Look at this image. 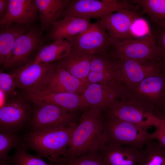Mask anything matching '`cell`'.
Wrapping results in <instances>:
<instances>
[{
	"label": "cell",
	"mask_w": 165,
	"mask_h": 165,
	"mask_svg": "<svg viewBox=\"0 0 165 165\" xmlns=\"http://www.w3.org/2000/svg\"><path fill=\"white\" fill-rule=\"evenodd\" d=\"M76 123L68 126L27 133L22 139V145L34 151L37 155L53 162L65 156Z\"/></svg>",
	"instance_id": "1"
},
{
	"label": "cell",
	"mask_w": 165,
	"mask_h": 165,
	"mask_svg": "<svg viewBox=\"0 0 165 165\" xmlns=\"http://www.w3.org/2000/svg\"><path fill=\"white\" fill-rule=\"evenodd\" d=\"M102 111L95 108H89L84 110L64 157L74 158L98 149L103 131Z\"/></svg>",
	"instance_id": "2"
},
{
	"label": "cell",
	"mask_w": 165,
	"mask_h": 165,
	"mask_svg": "<svg viewBox=\"0 0 165 165\" xmlns=\"http://www.w3.org/2000/svg\"><path fill=\"white\" fill-rule=\"evenodd\" d=\"M99 144L124 146L143 149L152 140L148 128L141 127L105 114Z\"/></svg>",
	"instance_id": "3"
},
{
	"label": "cell",
	"mask_w": 165,
	"mask_h": 165,
	"mask_svg": "<svg viewBox=\"0 0 165 165\" xmlns=\"http://www.w3.org/2000/svg\"><path fill=\"white\" fill-rule=\"evenodd\" d=\"M125 89V97L152 109L159 118L165 120V72Z\"/></svg>",
	"instance_id": "4"
},
{
	"label": "cell",
	"mask_w": 165,
	"mask_h": 165,
	"mask_svg": "<svg viewBox=\"0 0 165 165\" xmlns=\"http://www.w3.org/2000/svg\"><path fill=\"white\" fill-rule=\"evenodd\" d=\"M108 53L115 59L160 62V52L153 31L143 38L113 45Z\"/></svg>",
	"instance_id": "5"
},
{
	"label": "cell",
	"mask_w": 165,
	"mask_h": 165,
	"mask_svg": "<svg viewBox=\"0 0 165 165\" xmlns=\"http://www.w3.org/2000/svg\"><path fill=\"white\" fill-rule=\"evenodd\" d=\"M103 111L107 115L149 128L157 127L160 120L151 109L125 97L117 100Z\"/></svg>",
	"instance_id": "6"
},
{
	"label": "cell",
	"mask_w": 165,
	"mask_h": 165,
	"mask_svg": "<svg viewBox=\"0 0 165 165\" xmlns=\"http://www.w3.org/2000/svg\"><path fill=\"white\" fill-rule=\"evenodd\" d=\"M136 8L129 0H72L59 19L66 16L89 20L100 18L121 9Z\"/></svg>",
	"instance_id": "7"
},
{
	"label": "cell",
	"mask_w": 165,
	"mask_h": 165,
	"mask_svg": "<svg viewBox=\"0 0 165 165\" xmlns=\"http://www.w3.org/2000/svg\"><path fill=\"white\" fill-rule=\"evenodd\" d=\"M57 68L55 63L31 61L24 66L16 68L11 74L16 88L25 91L41 90L47 88Z\"/></svg>",
	"instance_id": "8"
},
{
	"label": "cell",
	"mask_w": 165,
	"mask_h": 165,
	"mask_svg": "<svg viewBox=\"0 0 165 165\" xmlns=\"http://www.w3.org/2000/svg\"><path fill=\"white\" fill-rule=\"evenodd\" d=\"M42 32L40 28L35 26L19 36L15 42L9 59L3 65L4 68H18L32 61V57L35 58L45 45L46 39Z\"/></svg>",
	"instance_id": "9"
},
{
	"label": "cell",
	"mask_w": 165,
	"mask_h": 165,
	"mask_svg": "<svg viewBox=\"0 0 165 165\" xmlns=\"http://www.w3.org/2000/svg\"><path fill=\"white\" fill-rule=\"evenodd\" d=\"M29 121L31 131L39 132L76 123L75 112H71L50 104H35Z\"/></svg>",
	"instance_id": "10"
},
{
	"label": "cell",
	"mask_w": 165,
	"mask_h": 165,
	"mask_svg": "<svg viewBox=\"0 0 165 165\" xmlns=\"http://www.w3.org/2000/svg\"><path fill=\"white\" fill-rule=\"evenodd\" d=\"M142 15L141 12H138L137 9H124L116 13L106 14L99 20L107 32L113 46L134 39L130 33V27L134 20Z\"/></svg>",
	"instance_id": "11"
},
{
	"label": "cell",
	"mask_w": 165,
	"mask_h": 165,
	"mask_svg": "<svg viewBox=\"0 0 165 165\" xmlns=\"http://www.w3.org/2000/svg\"><path fill=\"white\" fill-rule=\"evenodd\" d=\"M71 45L91 55L108 52L112 45L106 30L99 20L85 31L65 39Z\"/></svg>",
	"instance_id": "12"
},
{
	"label": "cell",
	"mask_w": 165,
	"mask_h": 165,
	"mask_svg": "<svg viewBox=\"0 0 165 165\" xmlns=\"http://www.w3.org/2000/svg\"><path fill=\"white\" fill-rule=\"evenodd\" d=\"M92 83L124 86L116 60L108 52L94 55L86 82L87 84Z\"/></svg>",
	"instance_id": "13"
},
{
	"label": "cell",
	"mask_w": 165,
	"mask_h": 165,
	"mask_svg": "<svg viewBox=\"0 0 165 165\" xmlns=\"http://www.w3.org/2000/svg\"><path fill=\"white\" fill-rule=\"evenodd\" d=\"M32 112L30 105L21 98L5 101L0 107V131L16 133L30 121Z\"/></svg>",
	"instance_id": "14"
},
{
	"label": "cell",
	"mask_w": 165,
	"mask_h": 165,
	"mask_svg": "<svg viewBox=\"0 0 165 165\" xmlns=\"http://www.w3.org/2000/svg\"><path fill=\"white\" fill-rule=\"evenodd\" d=\"M116 59L125 89L131 88L148 77L165 72L160 62Z\"/></svg>",
	"instance_id": "15"
},
{
	"label": "cell",
	"mask_w": 165,
	"mask_h": 165,
	"mask_svg": "<svg viewBox=\"0 0 165 165\" xmlns=\"http://www.w3.org/2000/svg\"><path fill=\"white\" fill-rule=\"evenodd\" d=\"M27 98L34 104H50L69 112H75L89 108L82 95L68 93H55L47 89L25 91Z\"/></svg>",
	"instance_id": "16"
},
{
	"label": "cell",
	"mask_w": 165,
	"mask_h": 165,
	"mask_svg": "<svg viewBox=\"0 0 165 165\" xmlns=\"http://www.w3.org/2000/svg\"><path fill=\"white\" fill-rule=\"evenodd\" d=\"M124 87L92 83L87 84L82 95L89 108L102 111L117 100L124 97Z\"/></svg>",
	"instance_id": "17"
},
{
	"label": "cell",
	"mask_w": 165,
	"mask_h": 165,
	"mask_svg": "<svg viewBox=\"0 0 165 165\" xmlns=\"http://www.w3.org/2000/svg\"><path fill=\"white\" fill-rule=\"evenodd\" d=\"M38 13L35 0H9L7 12L0 19V25H30L38 18Z\"/></svg>",
	"instance_id": "18"
},
{
	"label": "cell",
	"mask_w": 165,
	"mask_h": 165,
	"mask_svg": "<svg viewBox=\"0 0 165 165\" xmlns=\"http://www.w3.org/2000/svg\"><path fill=\"white\" fill-rule=\"evenodd\" d=\"M94 55L71 45L67 55L55 64L57 67L64 69L72 75L86 82Z\"/></svg>",
	"instance_id": "19"
},
{
	"label": "cell",
	"mask_w": 165,
	"mask_h": 165,
	"mask_svg": "<svg viewBox=\"0 0 165 165\" xmlns=\"http://www.w3.org/2000/svg\"><path fill=\"white\" fill-rule=\"evenodd\" d=\"M98 149L107 165H139L142 149L100 144Z\"/></svg>",
	"instance_id": "20"
},
{
	"label": "cell",
	"mask_w": 165,
	"mask_h": 165,
	"mask_svg": "<svg viewBox=\"0 0 165 165\" xmlns=\"http://www.w3.org/2000/svg\"><path fill=\"white\" fill-rule=\"evenodd\" d=\"M92 24L89 19L66 16L57 21L47 38L53 42L65 40L85 31Z\"/></svg>",
	"instance_id": "21"
},
{
	"label": "cell",
	"mask_w": 165,
	"mask_h": 165,
	"mask_svg": "<svg viewBox=\"0 0 165 165\" xmlns=\"http://www.w3.org/2000/svg\"><path fill=\"white\" fill-rule=\"evenodd\" d=\"M86 84V82L72 75L64 69L57 67L46 89L55 93L82 95Z\"/></svg>",
	"instance_id": "22"
},
{
	"label": "cell",
	"mask_w": 165,
	"mask_h": 165,
	"mask_svg": "<svg viewBox=\"0 0 165 165\" xmlns=\"http://www.w3.org/2000/svg\"><path fill=\"white\" fill-rule=\"evenodd\" d=\"M72 0H35L39 12L40 29L51 28Z\"/></svg>",
	"instance_id": "23"
},
{
	"label": "cell",
	"mask_w": 165,
	"mask_h": 165,
	"mask_svg": "<svg viewBox=\"0 0 165 165\" xmlns=\"http://www.w3.org/2000/svg\"><path fill=\"white\" fill-rule=\"evenodd\" d=\"M31 27L30 25L15 23L0 25V65H3L8 61L18 38L28 31Z\"/></svg>",
	"instance_id": "24"
},
{
	"label": "cell",
	"mask_w": 165,
	"mask_h": 165,
	"mask_svg": "<svg viewBox=\"0 0 165 165\" xmlns=\"http://www.w3.org/2000/svg\"><path fill=\"white\" fill-rule=\"evenodd\" d=\"M129 1L141 9L142 14L147 15L156 28L165 29V0Z\"/></svg>",
	"instance_id": "25"
},
{
	"label": "cell",
	"mask_w": 165,
	"mask_h": 165,
	"mask_svg": "<svg viewBox=\"0 0 165 165\" xmlns=\"http://www.w3.org/2000/svg\"><path fill=\"white\" fill-rule=\"evenodd\" d=\"M70 46L71 45L65 40L45 44L32 61L49 63L56 62L67 55Z\"/></svg>",
	"instance_id": "26"
},
{
	"label": "cell",
	"mask_w": 165,
	"mask_h": 165,
	"mask_svg": "<svg viewBox=\"0 0 165 165\" xmlns=\"http://www.w3.org/2000/svg\"><path fill=\"white\" fill-rule=\"evenodd\" d=\"M139 165H165V148L152 140L142 149Z\"/></svg>",
	"instance_id": "27"
},
{
	"label": "cell",
	"mask_w": 165,
	"mask_h": 165,
	"mask_svg": "<svg viewBox=\"0 0 165 165\" xmlns=\"http://www.w3.org/2000/svg\"><path fill=\"white\" fill-rule=\"evenodd\" d=\"M53 162L60 165H107L98 149L74 158L60 156Z\"/></svg>",
	"instance_id": "28"
},
{
	"label": "cell",
	"mask_w": 165,
	"mask_h": 165,
	"mask_svg": "<svg viewBox=\"0 0 165 165\" xmlns=\"http://www.w3.org/2000/svg\"><path fill=\"white\" fill-rule=\"evenodd\" d=\"M7 162L10 165H60L51 162L48 163L40 157L28 153L22 144L16 148L15 152Z\"/></svg>",
	"instance_id": "29"
},
{
	"label": "cell",
	"mask_w": 165,
	"mask_h": 165,
	"mask_svg": "<svg viewBox=\"0 0 165 165\" xmlns=\"http://www.w3.org/2000/svg\"><path fill=\"white\" fill-rule=\"evenodd\" d=\"M22 144V140L16 133L0 131V162H7L9 150Z\"/></svg>",
	"instance_id": "30"
},
{
	"label": "cell",
	"mask_w": 165,
	"mask_h": 165,
	"mask_svg": "<svg viewBox=\"0 0 165 165\" xmlns=\"http://www.w3.org/2000/svg\"><path fill=\"white\" fill-rule=\"evenodd\" d=\"M152 31L147 21L141 16L134 20L130 28V33L134 39L143 38Z\"/></svg>",
	"instance_id": "31"
},
{
	"label": "cell",
	"mask_w": 165,
	"mask_h": 165,
	"mask_svg": "<svg viewBox=\"0 0 165 165\" xmlns=\"http://www.w3.org/2000/svg\"><path fill=\"white\" fill-rule=\"evenodd\" d=\"M16 88L13 75L2 72L0 73V91L5 96L16 94Z\"/></svg>",
	"instance_id": "32"
},
{
	"label": "cell",
	"mask_w": 165,
	"mask_h": 165,
	"mask_svg": "<svg viewBox=\"0 0 165 165\" xmlns=\"http://www.w3.org/2000/svg\"><path fill=\"white\" fill-rule=\"evenodd\" d=\"M160 55V63L165 71V29L156 28L153 31Z\"/></svg>",
	"instance_id": "33"
},
{
	"label": "cell",
	"mask_w": 165,
	"mask_h": 165,
	"mask_svg": "<svg viewBox=\"0 0 165 165\" xmlns=\"http://www.w3.org/2000/svg\"><path fill=\"white\" fill-rule=\"evenodd\" d=\"M155 130L151 133L152 139L156 140L165 148V120L160 119V124Z\"/></svg>",
	"instance_id": "34"
},
{
	"label": "cell",
	"mask_w": 165,
	"mask_h": 165,
	"mask_svg": "<svg viewBox=\"0 0 165 165\" xmlns=\"http://www.w3.org/2000/svg\"><path fill=\"white\" fill-rule=\"evenodd\" d=\"M9 0H0V19L3 17L7 12Z\"/></svg>",
	"instance_id": "35"
},
{
	"label": "cell",
	"mask_w": 165,
	"mask_h": 165,
	"mask_svg": "<svg viewBox=\"0 0 165 165\" xmlns=\"http://www.w3.org/2000/svg\"><path fill=\"white\" fill-rule=\"evenodd\" d=\"M0 165H10L7 162L0 161Z\"/></svg>",
	"instance_id": "36"
}]
</instances>
